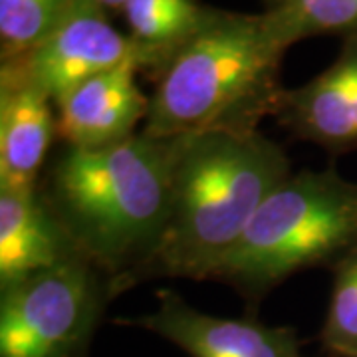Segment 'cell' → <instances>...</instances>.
Instances as JSON below:
<instances>
[{"label": "cell", "instance_id": "obj_1", "mask_svg": "<svg viewBox=\"0 0 357 357\" xmlns=\"http://www.w3.org/2000/svg\"><path fill=\"white\" fill-rule=\"evenodd\" d=\"M173 141L137 133L103 149L62 147L40 177V195L112 298L153 255L171 203Z\"/></svg>", "mask_w": 357, "mask_h": 357}, {"label": "cell", "instance_id": "obj_3", "mask_svg": "<svg viewBox=\"0 0 357 357\" xmlns=\"http://www.w3.org/2000/svg\"><path fill=\"white\" fill-rule=\"evenodd\" d=\"M288 48L264 13L211 6L201 28L151 77L141 133L155 139L255 133L278 109Z\"/></svg>", "mask_w": 357, "mask_h": 357}, {"label": "cell", "instance_id": "obj_10", "mask_svg": "<svg viewBox=\"0 0 357 357\" xmlns=\"http://www.w3.org/2000/svg\"><path fill=\"white\" fill-rule=\"evenodd\" d=\"M54 137L50 98L16 68L0 64V189H38Z\"/></svg>", "mask_w": 357, "mask_h": 357}, {"label": "cell", "instance_id": "obj_7", "mask_svg": "<svg viewBox=\"0 0 357 357\" xmlns=\"http://www.w3.org/2000/svg\"><path fill=\"white\" fill-rule=\"evenodd\" d=\"M155 298L151 314L121 324L157 333L191 357H300V340L292 328L266 326L255 318L211 316L167 288Z\"/></svg>", "mask_w": 357, "mask_h": 357}, {"label": "cell", "instance_id": "obj_9", "mask_svg": "<svg viewBox=\"0 0 357 357\" xmlns=\"http://www.w3.org/2000/svg\"><path fill=\"white\" fill-rule=\"evenodd\" d=\"M274 119L294 137L330 153L357 147V36L321 74L298 88H286Z\"/></svg>", "mask_w": 357, "mask_h": 357}, {"label": "cell", "instance_id": "obj_5", "mask_svg": "<svg viewBox=\"0 0 357 357\" xmlns=\"http://www.w3.org/2000/svg\"><path fill=\"white\" fill-rule=\"evenodd\" d=\"M109 282L84 258L0 288V357H88Z\"/></svg>", "mask_w": 357, "mask_h": 357}, {"label": "cell", "instance_id": "obj_14", "mask_svg": "<svg viewBox=\"0 0 357 357\" xmlns=\"http://www.w3.org/2000/svg\"><path fill=\"white\" fill-rule=\"evenodd\" d=\"M74 0H0V62L22 58L68 13Z\"/></svg>", "mask_w": 357, "mask_h": 357}, {"label": "cell", "instance_id": "obj_4", "mask_svg": "<svg viewBox=\"0 0 357 357\" xmlns=\"http://www.w3.org/2000/svg\"><path fill=\"white\" fill-rule=\"evenodd\" d=\"M357 248V183L333 167L290 173L258 206L241 241L208 280L256 307L304 268H333Z\"/></svg>", "mask_w": 357, "mask_h": 357}, {"label": "cell", "instance_id": "obj_13", "mask_svg": "<svg viewBox=\"0 0 357 357\" xmlns=\"http://www.w3.org/2000/svg\"><path fill=\"white\" fill-rule=\"evenodd\" d=\"M262 13L278 28L284 40L312 36H357V0H260Z\"/></svg>", "mask_w": 357, "mask_h": 357}, {"label": "cell", "instance_id": "obj_12", "mask_svg": "<svg viewBox=\"0 0 357 357\" xmlns=\"http://www.w3.org/2000/svg\"><path fill=\"white\" fill-rule=\"evenodd\" d=\"M208 8L201 0H126L119 14L141 74L153 77L201 28Z\"/></svg>", "mask_w": 357, "mask_h": 357}, {"label": "cell", "instance_id": "obj_6", "mask_svg": "<svg viewBox=\"0 0 357 357\" xmlns=\"http://www.w3.org/2000/svg\"><path fill=\"white\" fill-rule=\"evenodd\" d=\"M129 62L137 66L135 48L112 24L109 13L96 0H74L32 50L0 64L16 68L56 103L89 77Z\"/></svg>", "mask_w": 357, "mask_h": 357}, {"label": "cell", "instance_id": "obj_16", "mask_svg": "<svg viewBox=\"0 0 357 357\" xmlns=\"http://www.w3.org/2000/svg\"><path fill=\"white\" fill-rule=\"evenodd\" d=\"M98 4H102L103 8L107 10V13H121V6H123V2L126 0H96Z\"/></svg>", "mask_w": 357, "mask_h": 357}, {"label": "cell", "instance_id": "obj_11", "mask_svg": "<svg viewBox=\"0 0 357 357\" xmlns=\"http://www.w3.org/2000/svg\"><path fill=\"white\" fill-rule=\"evenodd\" d=\"M82 258L40 189H0V288Z\"/></svg>", "mask_w": 357, "mask_h": 357}, {"label": "cell", "instance_id": "obj_2", "mask_svg": "<svg viewBox=\"0 0 357 357\" xmlns=\"http://www.w3.org/2000/svg\"><path fill=\"white\" fill-rule=\"evenodd\" d=\"M171 203L161 241L126 282L208 280L270 192L292 173L284 149L255 133L173 137Z\"/></svg>", "mask_w": 357, "mask_h": 357}, {"label": "cell", "instance_id": "obj_8", "mask_svg": "<svg viewBox=\"0 0 357 357\" xmlns=\"http://www.w3.org/2000/svg\"><path fill=\"white\" fill-rule=\"evenodd\" d=\"M137 66L123 64L89 77L56 107V135L66 147L103 149L137 135L147 119L149 96L137 84Z\"/></svg>", "mask_w": 357, "mask_h": 357}, {"label": "cell", "instance_id": "obj_15", "mask_svg": "<svg viewBox=\"0 0 357 357\" xmlns=\"http://www.w3.org/2000/svg\"><path fill=\"white\" fill-rule=\"evenodd\" d=\"M332 270L333 290L319 340L332 356L357 357V248Z\"/></svg>", "mask_w": 357, "mask_h": 357}]
</instances>
